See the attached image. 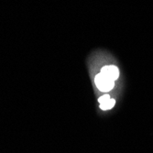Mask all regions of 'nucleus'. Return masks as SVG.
Returning <instances> with one entry per match:
<instances>
[{
  "mask_svg": "<svg viewBox=\"0 0 153 153\" xmlns=\"http://www.w3.org/2000/svg\"><path fill=\"white\" fill-rule=\"evenodd\" d=\"M94 83L97 89L102 92H109L115 86V81L109 77L105 76L101 73L94 77Z\"/></svg>",
  "mask_w": 153,
  "mask_h": 153,
  "instance_id": "obj_1",
  "label": "nucleus"
},
{
  "mask_svg": "<svg viewBox=\"0 0 153 153\" xmlns=\"http://www.w3.org/2000/svg\"><path fill=\"white\" fill-rule=\"evenodd\" d=\"M101 74L106 77H109L112 80L116 81L119 77V70L118 68L115 65H105L102 67Z\"/></svg>",
  "mask_w": 153,
  "mask_h": 153,
  "instance_id": "obj_2",
  "label": "nucleus"
},
{
  "mask_svg": "<svg viewBox=\"0 0 153 153\" xmlns=\"http://www.w3.org/2000/svg\"><path fill=\"white\" fill-rule=\"evenodd\" d=\"M110 98H111V97H110V95H109V94H104V95H102L101 97H99L98 102H99V103H100V105H101V104H104V103L107 102Z\"/></svg>",
  "mask_w": 153,
  "mask_h": 153,
  "instance_id": "obj_4",
  "label": "nucleus"
},
{
  "mask_svg": "<svg viewBox=\"0 0 153 153\" xmlns=\"http://www.w3.org/2000/svg\"><path fill=\"white\" fill-rule=\"evenodd\" d=\"M116 104V100L115 99H112V98H110L107 102L104 103V104H101L100 105V108L102 110H109L111 108H113L114 105Z\"/></svg>",
  "mask_w": 153,
  "mask_h": 153,
  "instance_id": "obj_3",
  "label": "nucleus"
}]
</instances>
